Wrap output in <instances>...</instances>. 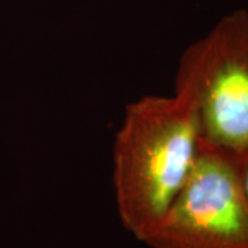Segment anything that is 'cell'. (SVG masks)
<instances>
[{
  "label": "cell",
  "instance_id": "4",
  "mask_svg": "<svg viewBox=\"0 0 248 248\" xmlns=\"http://www.w3.org/2000/svg\"><path fill=\"white\" fill-rule=\"evenodd\" d=\"M243 179H244V187L248 197V156L244 160V169H243Z\"/></svg>",
  "mask_w": 248,
  "mask_h": 248
},
{
  "label": "cell",
  "instance_id": "2",
  "mask_svg": "<svg viewBox=\"0 0 248 248\" xmlns=\"http://www.w3.org/2000/svg\"><path fill=\"white\" fill-rule=\"evenodd\" d=\"M193 109L200 141L248 156V10H234L181 54L175 93Z\"/></svg>",
  "mask_w": 248,
  "mask_h": 248
},
{
  "label": "cell",
  "instance_id": "1",
  "mask_svg": "<svg viewBox=\"0 0 248 248\" xmlns=\"http://www.w3.org/2000/svg\"><path fill=\"white\" fill-rule=\"evenodd\" d=\"M199 141L195 112L175 94L145 95L125 107L113 141L112 179L119 219L138 241L184 186Z\"/></svg>",
  "mask_w": 248,
  "mask_h": 248
},
{
  "label": "cell",
  "instance_id": "3",
  "mask_svg": "<svg viewBox=\"0 0 248 248\" xmlns=\"http://www.w3.org/2000/svg\"><path fill=\"white\" fill-rule=\"evenodd\" d=\"M244 160L199 141L185 184L141 243L149 248H248Z\"/></svg>",
  "mask_w": 248,
  "mask_h": 248
}]
</instances>
